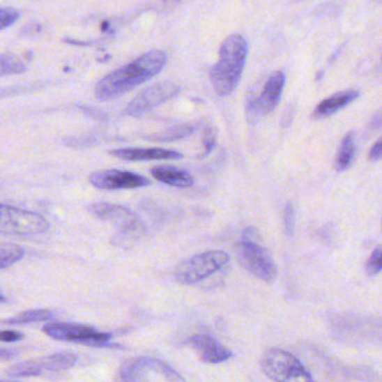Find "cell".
<instances>
[{
  "mask_svg": "<svg viewBox=\"0 0 382 382\" xmlns=\"http://www.w3.org/2000/svg\"><path fill=\"white\" fill-rule=\"evenodd\" d=\"M179 92L180 86L174 82H160L146 87V90L135 96L125 107V112L133 118H140L152 109L171 100Z\"/></svg>",
  "mask_w": 382,
  "mask_h": 382,
  "instance_id": "30bf717a",
  "label": "cell"
},
{
  "mask_svg": "<svg viewBox=\"0 0 382 382\" xmlns=\"http://www.w3.org/2000/svg\"><path fill=\"white\" fill-rule=\"evenodd\" d=\"M20 13L12 8H0V31L8 29L17 22Z\"/></svg>",
  "mask_w": 382,
  "mask_h": 382,
  "instance_id": "d4e9b609",
  "label": "cell"
},
{
  "mask_svg": "<svg viewBox=\"0 0 382 382\" xmlns=\"http://www.w3.org/2000/svg\"><path fill=\"white\" fill-rule=\"evenodd\" d=\"M198 357L206 363H220L231 357V351L220 341L208 335H198L190 339Z\"/></svg>",
  "mask_w": 382,
  "mask_h": 382,
  "instance_id": "5bb4252c",
  "label": "cell"
},
{
  "mask_svg": "<svg viewBox=\"0 0 382 382\" xmlns=\"http://www.w3.org/2000/svg\"><path fill=\"white\" fill-rule=\"evenodd\" d=\"M215 146H216V131H215L213 128H208L206 130L205 135H204V148H205V151H204L203 157L209 155L213 149H214Z\"/></svg>",
  "mask_w": 382,
  "mask_h": 382,
  "instance_id": "484cf974",
  "label": "cell"
},
{
  "mask_svg": "<svg viewBox=\"0 0 382 382\" xmlns=\"http://www.w3.org/2000/svg\"><path fill=\"white\" fill-rule=\"evenodd\" d=\"M53 313L48 311V310H31V311L20 313L14 318L8 319L3 323L12 324V326H23V324L49 321L53 319Z\"/></svg>",
  "mask_w": 382,
  "mask_h": 382,
  "instance_id": "44dd1931",
  "label": "cell"
},
{
  "mask_svg": "<svg viewBox=\"0 0 382 382\" xmlns=\"http://www.w3.org/2000/svg\"><path fill=\"white\" fill-rule=\"evenodd\" d=\"M284 231L287 236L292 237L296 231V208L292 203H287L283 213Z\"/></svg>",
  "mask_w": 382,
  "mask_h": 382,
  "instance_id": "603a6c76",
  "label": "cell"
},
{
  "mask_svg": "<svg viewBox=\"0 0 382 382\" xmlns=\"http://www.w3.org/2000/svg\"><path fill=\"white\" fill-rule=\"evenodd\" d=\"M359 91L348 90L343 92L335 93L328 99L320 102L312 113V118L314 120H321V119L329 118L333 116L337 111L342 110L346 105L359 98Z\"/></svg>",
  "mask_w": 382,
  "mask_h": 382,
  "instance_id": "2e32d148",
  "label": "cell"
},
{
  "mask_svg": "<svg viewBox=\"0 0 382 382\" xmlns=\"http://www.w3.org/2000/svg\"><path fill=\"white\" fill-rule=\"evenodd\" d=\"M167 59V54L159 49L144 53L132 63L105 76L96 85V98L107 101L132 91L160 73L166 66Z\"/></svg>",
  "mask_w": 382,
  "mask_h": 382,
  "instance_id": "6da1fadb",
  "label": "cell"
},
{
  "mask_svg": "<svg viewBox=\"0 0 382 382\" xmlns=\"http://www.w3.org/2000/svg\"><path fill=\"white\" fill-rule=\"evenodd\" d=\"M365 270L369 275H376L382 270V246L374 250L365 263Z\"/></svg>",
  "mask_w": 382,
  "mask_h": 382,
  "instance_id": "cb8c5ba5",
  "label": "cell"
},
{
  "mask_svg": "<svg viewBox=\"0 0 382 382\" xmlns=\"http://www.w3.org/2000/svg\"><path fill=\"white\" fill-rule=\"evenodd\" d=\"M24 339L23 333L17 331H0V342H18Z\"/></svg>",
  "mask_w": 382,
  "mask_h": 382,
  "instance_id": "4316f807",
  "label": "cell"
},
{
  "mask_svg": "<svg viewBox=\"0 0 382 382\" xmlns=\"http://www.w3.org/2000/svg\"><path fill=\"white\" fill-rule=\"evenodd\" d=\"M89 181L96 189L111 191L144 188L151 183L148 178L141 174L118 169L93 172L89 177Z\"/></svg>",
  "mask_w": 382,
  "mask_h": 382,
  "instance_id": "8fae6325",
  "label": "cell"
},
{
  "mask_svg": "<svg viewBox=\"0 0 382 382\" xmlns=\"http://www.w3.org/2000/svg\"><path fill=\"white\" fill-rule=\"evenodd\" d=\"M229 259L224 250H207L179 263L174 270V278L183 285L199 284L227 266Z\"/></svg>",
  "mask_w": 382,
  "mask_h": 382,
  "instance_id": "3957f363",
  "label": "cell"
},
{
  "mask_svg": "<svg viewBox=\"0 0 382 382\" xmlns=\"http://www.w3.org/2000/svg\"><path fill=\"white\" fill-rule=\"evenodd\" d=\"M0 382H10V381H0Z\"/></svg>",
  "mask_w": 382,
  "mask_h": 382,
  "instance_id": "4dcf8cb0",
  "label": "cell"
},
{
  "mask_svg": "<svg viewBox=\"0 0 382 382\" xmlns=\"http://www.w3.org/2000/svg\"><path fill=\"white\" fill-rule=\"evenodd\" d=\"M25 70L26 65L16 55L13 54L0 55V76L24 73Z\"/></svg>",
  "mask_w": 382,
  "mask_h": 382,
  "instance_id": "7402d4cb",
  "label": "cell"
},
{
  "mask_svg": "<svg viewBox=\"0 0 382 382\" xmlns=\"http://www.w3.org/2000/svg\"><path fill=\"white\" fill-rule=\"evenodd\" d=\"M25 250L13 243H0V270L12 266L23 259Z\"/></svg>",
  "mask_w": 382,
  "mask_h": 382,
  "instance_id": "ffe728a7",
  "label": "cell"
},
{
  "mask_svg": "<svg viewBox=\"0 0 382 382\" xmlns=\"http://www.w3.org/2000/svg\"><path fill=\"white\" fill-rule=\"evenodd\" d=\"M43 331L54 340L77 343L87 346H107L110 341V335L96 331L90 326L82 324L51 322L44 326Z\"/></svg>",
  "mask_w": 382,
  "mask_h": 382,
  "instance_id": "ba28073f",
  "label": "cell"
},
{
  "mask_svg": "<svg viewBox=\"0 0 382 382\" xmlns=\"http://www.w3.org/2000/svg\"><path fill=\"white\" fill-rule=\"evenodd\" d=\"M194 130H196V127L192 124H181V125L171 128L166 131L146 135L144 139L153 141V142H172V141L187 138L191 133H194Z\"/></svg>",
  "mask_w": 382,
  "mask_h": 382,
  "instance_id": "d6986e66",
  "label": "cell"
},
{
  "mask_svg": "<svg viewBox=\"0 0 382 382\" xmlns=\"http://www.w3.org/2000/svg\"><path fill=\"white\" fill-rule=\"evenodd\" d=\"M121 376L124 382H187L170 365L150 357L130 360Z\"/></svg>",
  "mask_w": 382,
  "mask_h": 382,
  "instance_id": "5b68a950",
  "label": "cell"
},
{
  "mask_svg": "<svg viewBox=\"0 0 382 382\" xmlns=\"http://www.w3.org/2000/svg\"><path fill=\"white\" fill-rule=\"evenodd\" d=\"M237 256L240 264L256 278L266 283L275 281L277 266L270 254L255 240L243 239L236 245Z\"/></svg>",
  "mask_w": 382,
  "mask_h": 382,
  "instance_id": "52a82bcc",
  "label": "cell"
},
{
  "mask_svg": "<svg viewBox=\"0 0 382 382\" xmlns=\"http://www.w3.org/2000/svg\"><path fill=\"white\" fill-rule=\"evenodd\" d=\"M261 367L275 382H315L298 358L281 349H270L261 359Z\"/></svg>",
  "mask_w": 382,
  "mask_h": 382,
  "instance_id": "277c9868",
  "label": "cell"
},
{
  "mask_svg": "<svg viewBox=\"0 0 382 382\" xmlns=\"http://www.w3.org/2000/svg\"><path fill=\"white\" fill-rule=\"evenodd\" d=\"M89 211L100 220L114 222L121 229L124 236L139 235L144 231V226L132 211L109 203L93 204Z\"/></svg>",
  "mask_w": 382,
  "mask_h": 382,
  "instance_id": "4fadbf2b",
  "label": "cell"
},
{
  "mask_svg": "<svg viewBox=\"0 0 382 382\" xmlns=\"http://www.w3.org/2000/svg\"><path fill=\"white\" fill-rule=\"evenodd\" d=\"M382 158V138L376 141L369 152V159L371 161L379 160Z\"/></svg>",
  "mask_w": 382,
  "mask_h": 382,
  "instance_id": "83f0119b",
  "label": "cell"
},
{
  "mask_svg": "<svg viewBox=\"0 0 382 382\" xmlns=\"http://www.w3.org/2000/svg\"><path fill=\"white\" fill-rule=\"evenodd\" d=\"M151 174L158 181L176 188H190L194 177L187 170L170 166H159L151 169Z\"/></svg>",
  "mask_w": 382,
  "mask_h": 382,
  "instance_id": "e0dca14e",
  "label": "cell"
},
{
  "mask_svg": "<svg viewBox=\"0 0 382 382\" xmlns=\"http://www.w3.org/2000/svg\"><path fill=\"white\" fill-rule=\"evenodd\" d=\"M3 302H6V298H3V296H0V303H3Z\"/></svg>",
  "mask_w": 382,
  "mask_h": 382,
  "instance_id": "f546056e",
  "label": "cell"
},
{
  "mask_svg": "<svg viewBox=\"0 0 382 382\" xmlns=\"http://www.w3.org/2000/svg\"><path fill=\"white\" fill-rule=\"evenodd\" d=\"M285 74L282 70L274 72L263 87L261 96L250 100L247 105V114L250 119L267 116L275 110L281 101L282 93L285 86Z\"/></svg>",
  "mask_w": 382,
  "mask_h": 382,
  "instance_id": "7c38bea8",
  "label": "cell"
},
{
  "mask_svg": "<svg viewBox=\"0 0 382 382\" xmlns=\"http://www.w3.org/2000/svg\"><path fill=\"white\" fill-rule=\"evenodd\" d=\"M247 55V40L242 35H229L222 43L220 59L211 70V85L216 94L231 96L242 79Z\"/></svg>",
  "mask_w": 382,
  "mask_h": 382,
  "instance_id": "7a4b0ae2",
  "label": "cell"
},
{
  "mask_svg": "<svg viewBox=\"0 0 382 382\" xmlns=\"http://www.w3.org/2000/svg\"><path fill=\"white\" fill-rule=\"evenodd\" d=\"M49 227L40 215L0 204V233L15 236H29L45 233Z\"/></svg>",
  "mask_w": 382,
  "mask_h": 382,
  "instance_id": "8992f818",
  "label": "cell"
},
{
  "mask_svg": "<svg viewBox=\"0 0 382 382\" xmlns=\"http://www.w3.org/2000/svg\"><path fill=\"white\" fill-rule=\"evenodd\" d=\"M356 155V135L353 131L346 133L341 141L340 148L335 157V168L337 172L348 170Z\"/></svg>",
  "mask_w": 382,
  "mask_h": 382,
  "instance_id": "ac0fdd59",
  "label": "cell"
},
{
  "mask_svg": "<svg viewBox=\"0 0 382 382\" xmlns=\"http://www.w3.org/2000/svg\"><path fill=\"white\" fill-rule=\"evenodd\" d=\"M75 362L76 356L72 352H57L48 357L27 360L13 365L7 374L12 376H35L45 372H62L72 368Z\"/></svg>",
  "mask_w": 382,
  "mask_h": 382,
  "instance_id": "9c48e42d",
  "label": "cell"
},
{
  "mask_svg": "<svg viewBox=\"0 0 382 382\" xmlns=\"http://www.w3.org/2000/svg\"><path fill=\"white\" fill-rule=\"evenodd\" d=\"M382 127V107L380 110L374 113V116L371 118L369 128L371 130H379Z\"/></svg>",
  "mask_w": 382,
  "mask_h": 382,
  "instance_id": "f1b7e54d",
  "label": "cell"
},
{
  "mask_svg": "<svg viewBox=\"0 0 382 382\" xmlns=\"http://www.w3.org/2000/svg\"><path fill=\"white\" fill-rule=\"evenodd\" d=\"M112 157L124 161L176 160L183 157L181 152L167 149H116L109 151Z\"/></svg>",
  "mask_w": 382,
  "mask_h": 382,
  "instance_id": "9a60e30c",
  "label": "cell"
}]
</instances>
